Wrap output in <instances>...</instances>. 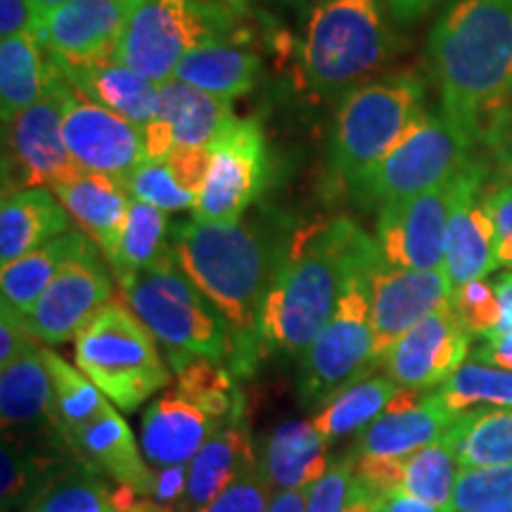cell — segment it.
Masks as SVG:
<instances>
[{
  "label": "cell",
  "mask_w": 512,
  "mask_h": 512,
  "mask_svg": "<svg viewBox=\"0 0 512 512\" xmlns=\"http://www.w3.org/2000/svg\"><path fill=\"white\" fill-rule=\"evenodd\" d=\"M287 245L256 223H204L190 219L171 228L178 266L233 330L230 370L252 373L264 347L259 311Z\"/></svg>",
  "instance_id": "obj_1"
},
{
  "label": "cell",
  "mask_w": 512,
  "mask_h": 512,
  "mask_svg": "<svg viewBox=\"0 0 512 512\" xmlns=\"http://www.w3.org/2000/svg\"><path fill=\"white\" fill-rule=\"evenodd\" d=\"M427 55L444 114L482 140L512 105V0H448Z\"/></svg>",
  "instance_id": "obj_2"
},
{
  "label": "cell",
  "mask_w": 512,
  "mask_h": 512,
  "mask_svg": "<svg viewBox=\"0 0 512 512\" xmlns=\"http://www.w3.org/2000/svg\"><path fill=\"white\" fill-rule=\"evenodd\" d=\"M366 233L349 219L306 228L285 247L259 311L266 349L304 354L337 309L344 273Z\"/></svg>",
  "instance_id": "obj_3"
},
{
  "label": "cell",
  "mask_w": 512,
  "mask_h": 512,
  "mask_svg": "<svg viewBox=\"0 0 512 512\" xmlns=\"http://www.w3.org/2000/svg\"><path fill=\"white\" fill-rule=\"evenodd\" d=\"M392 53L382 0H316L299 60L309 88L330 95L380 72Z\"/></svg>",
  "instance_id": "obj_4"
},
{
  "label": "cell",
  "mask_w": 512,
  "mask_h": 512,
  "mask_svg": "<svg viewBox=\"0 0 512 512\" xmlns=\"http://www.w3.org/2000/svg\"><path fill=\"white\" fill-rule=\"evenodd\" d=\"M375 240L368 235L351 256L344 273L337 309L320 335L304 351L299 366V399L304 408H318L335 399L344 387L375 368L373 313H370L368 268Z\"/></svg>",
  "instance_id": "obj_5"
},
{
  "label": "cell",
  "mask_w": 512,
  "mask_h": 512,
  "mask_svg": "<svg viewBox=\"0 0 512 512\" xmlns=\"http://www.w3.org/2000/svg\"><path fill=\"white\" fill-rule=\"evenodd\" d=\"M425 114L418 76L396 74L351 88L339 102L330 133V169L354 185L399 145Z\"/></svg>",
  "instance_id": "obj_6"
},
{
  "label": "cell",
  "mask_w": 512,
  "mask_h": 512,
  "mask_svg": "<svg viewBox=\"0 0 512 512\" xmlns=\"http://www.w3.org/2000/svg\"><path fill=\"white\" fill-rule=\"evenodd\" d=\"M242 8L245 0H136L114 60L159 86L190 50L233 38Z\"/></svg>",
  "instance_id": "obj_7"
},
{
  "label": "cell",
  "mask_w": 512,
  "mask_h": 512,
  "mask_svg": "<svg viewBox=\"0 0 512 512\" xmlns=\"http://www.w3.org/2000/svg\"><path fill=\"white\" fill-rule=\"evenodd\" d=\"M155 339L128 304L112 302L76 335V368L114 406L131 413L171 380Z\"/></svg>",
  "instance_id": "obj_8"
},
{
  "label": "cell",
  "mask_w": 512,
  "mask_h": 512,
  "mask_svg": "<svg viewBox=\"0 0 512 512\" xmlns=\"http://www.w3.org/2000/svg\"><path fill=\"white\" fill-rule=\"evenodd\" d=\"M128 309L166 349H181L221 363L233 349V330L169 249L155 266L121 283Z\"/></svg>",
  "instance_id": "obj_9"
},
{
  "label": "cell",
  "mask_w": 512,
  "mask_h": 512,
  "mask_svg": "<svg viewBox=\"0 0 512 512\" xmlns=\"http://www.w3.org/2000/svg\"><path fill=\"white\" fill-rule=\"evenodd\" d=\"M477 136L446 114H422L418 124L382 157L351 192L366 207H384L456 178L472 162Z\"/></svg>",
  "instance_id": "obj_10"
},
{
  "label": "cell",
  "mask_w": 512,
  "mask_h": 512,
  "mask_svg": "<svg viewBox=\"0 0 512 512\" xmlns=\"http://www.w3.org/2000/svg\"><path fill=\"white\" fill-rule=\"evenodd\" d=\"M482 174H486V166L479 159H472L456 178L439 188L380 207L375 228V247L380 259L389 266L413 271L444 268L453 209L467 185Z\"/></svg>",
  "instance_id": "obj_11"
},
{
  "label": "cell",
  "mask_w": 512,
  "mask_h": 512,
  "mask_svg": "<svg viewBox=\"0 0 512 512\" xmlns=\"http://www.w3.org/2000/svg\"><path fill=\"white\" fill-rule=\"evenodd\" d=\"M48 91L60 102L64 143L81 171L105 174L126 183L145 162L143 131L76 91L50 57Z\"/></svg>",
  "instance_id": "obj_12"
},
{
  "label": "cell",
  "mask_w": 512,
  "mask_h": 512,
  "mask_svg": "<svg viewBox=\"0 0 512 512\" xmlns=\"http://www.w3.org/2000/svg\"><path fill=\"white\" fill-rule=\"evenodd\" d=\"M268 181L266 138L256 119L233 117L209 145V171L192 219L233 223L245 216Z\"/></svg>",
  "instance_id": "obj_13"
},
{
  "label": "cell",
  "mask_w": 512,
  "mask_h": 512,
  "mask_svg": "<svg viewBox=\"0 0 512 512\" xmlns=\"http://www.w3.org/2000/svg\"><path fill=\"white\" fill-rule=\"evenodd\" d=\"M370 313H373V358L375 368L389 349L406 335L413 325L427 318L453 297V285L446 268L434 271H413L396 268L375 254L368 268Z\"/></svg>",
  "instance_id": "obj_14"
},
{
  "label": "cell",
  "mask_w": 512,
  "mask_h": 512,
  "mask_svg": "<svg viewBox=\"0 0 512 512\" xmlns=\"http://www.w3.org/2000/svg\"><path fill=\"white\" fill-rule=\"evenodd\" d=\"M3 126V181L10 178L12 192L55 188L81 171L64 143L60 102L50 91Z\"/></svg>",
  "instance_id": "obj_15"
},
{
  "label": "cell",
  "mask_w": 512,
  "mask_h": 512,
  "mask_svg": "<svg viewBox=\"0 0 512 512\" xmlns=\"http://www.w3.org/2000/svg\"><path fill=\"white\" fill-rule=\"evenodd\" d=\"M114 302L112 278L98 247L69 261L46 292L36 299L27 318L29 330L43 344H64L86 328L107 304Z\"/></svg>",
  "instance_id": "obj_16"
},
{
  "label": "cell",
  "mask_w": 512,
  "mask_h": 512,
  "mask_svg": "<svg viewBox=\"0 0 512 512\" xmlns=\"http://www.w3.org/2000/svg\"><path fill=\"white\" fill-rule=\"evenodd\" d=\"M472 335L448 302L403 335L377 363L392 382L406 389L439 387L463 366Z\"/></svg>",
  "instance_id": "obj_17"
},
{
  "label": "cell",
  "mask_w": 512,
  "mask_h": 512,
  "mask_svg": "<svg viewBox=\"0 0 512 512\" xmlns=\"http://www.w3.org/2000/svg\"><path fill=\"white\" fill-rule=\"evenodd\" d=\"M136 0H67L38 27L48 57L62 64H95L117 57Z\"/></svg>",
  "instance_id": "obj_18"
},
{
  "label": "cell",
  "mask_w": 512,
  "mask_h": 512,
  "mask_svg": "<svg viewBox=\"0 0 512 512\" xmlns=\"http://www.w3.org/2000/svg\"><path fill=\"white\" fill-rule=\"evenodd\" d=\"M233 117L230 100L214 98L178 79L159 83L155 117L143 128L145 162L169 157L178 147H209Z\"/></svg>",
  "instance_id": "obj_19"
},
{
  "label": "cell",
  "mask_w": 512,
  "mask_h": 512,
  "mask_svg": "<svg viewBox=\"0 0 512 512\" xmlns=\"http://www.w3.org/2000/svg\"><path fill=\"white\" fill-rule=\"evenodd\" d=\"M60 444L81 463L114 479L117 484L131 486L140 496H150L155 489V472L145 465L143 456L126 420L114 411L112 403L105 411L64 434Z\"/></svg>",
  "instance_id": "obj_20"
},
{
  "label": "cell",
  "mask_w": 512,
  "mask_h": 512,
  "mask_svg": "<svg viewBox=\"0 0 512 512\" xmlns=\"http://www.w3.org/2000/svg\"><path fill=\"white\" fill-rule=\"evenodd\" d=\"M486 174L477 176L460 195L451 214L446 235L444 268L451 280L453 290L460 285L484 280L498 266L496 249V228L486 209L484 192Z\"/></svg>",
  "instance_id": "obj_21"
},
{
  "label": "cell",
  "mask_w": 512,
  "mask_h": 512,
  "mask_svg": "<svg viewBox=\"0 0 512 512\" xmlns=\"http://www.w3.org/2000/svg\"><path fill=\"white\" fill-rule=\"evenodd\" d=\"M50 190L67 209L69 219L100 247L105 259H110L133 202L126 183L105 174L79 171Z\"/></svg>",
  "instance_id": "obj_22"
},
{
  "label": "cell",
  "mask_w": 512,
  "mask_h": 512,
  "mask_svg": "<svg viewBox=\"0 0 512 512\" xmlns=\"http://www.w3.org/2000/svg\"><path fill=\"white\" fill-rule=\"evenodd\" d=\"M223 425V420L211 418L176 392H169L145 411L143 453L147 463L155 467L188 465Z\"/></svg>",
  "instance_id": "obj_23"
},
{
  "label": "cell",
  "mask_w": 512,
  "mask_h": 512,
  "mask_svg": "<svg viewBox=\"0 0 512 512\" xmlns=\"http://www.w3.org/2000/svg\"><path fill=\"white\" fill-rule=\"evenodd\" d=\"M456 418L437 392H425L408 408H384L358 437V456L408 458L444 437Z\"/></svg>",
  "instance_id": "obj_24"
},
{
  "label": "cell",
  "mask_w": 512,
  "mask_h": 512,
  "mask_svg": "<svg viewBox=\"0 0 512 512\" xmlns=\"http://www.w3.org/2000/svg\"><path fill=\"white\" fill-rule=\"evenodd\" d=\"M254 467H259V451L242 415H235L188 463V491L181 512H197Z\"/></svg>",
  "instance_id": "obj_25"
},
{
  "label": "cell",
  "mask_w": 512,
  "mask_h": 512,
  "mask_svg": "<svg viewBox=\"0 0 512 512\" xmlns=\"http://www.w3.org/2000/svg\"><path fill=\"white\" fill-rule=\"evenodd\" d=\"M53 62L76 91H81L86 98L107 107V110L131 121V124H136L140 131L155 117L159 86L147 76L138 74L136 69L128 67V64L117 60L95 64Z\"/></svg>",
  "instance_id": "obj_26"
},
{
  "label": "cell",
  "mask_w": 512,
  "mask_h": 512,
  "mask_svg": "<svg viewBox=\"0 0 512 512\" xmlns=\"http://www.w3.org/2000/svg\"><path fill=\"white\" fill-rule=\"evenodd\" d=\"M328 467V441L311 420H287L261 444L259 470L273 491H306Z\"/></svg>",
  "instance_id": "obj_27"
},
{
  "label": "cell",
  "mask_w": 512,
  "mask_h": 512,
  "mask_svg": "<svg viewBox=\"0 0 512 512\" xmlns=\"http://www.w3.org/2000/svg\"><path fill=\"white\" fill-rule=\"evenodd\" d=\"M67 209L46 188H27L3 195L0 209V264L8 266L46 242L69 233Z\"/></svg>",
  "instance_id": "obj_28"
},
{
  "label": "cell",
  "mask_w": 512,
  "mask_h": 512,
  "mask_svg": "<svg viewBox=\"0 0 512 512\" xmlns=\"http://www.w3.org/2000/svg\"><path fill=\"white\" fill-rule=\"evenodd\" d=\"M209 171V147L178 150L157 162H143L126 181L133 200L166 211L192 209Z\"/></svg>",
  "instance_id": "obj_29"
},
{
  "label": "cell",
  "mask_w": 512,
  "mask_h": 512,
  "mask_svg": "<svg viewBox=\"0 0 512 512\" xmlns=\"http://www.w3.org/2000/svg\"><path fill=\"white\" fill-rule=\"evenodd\" d=\"M259 69V55L242 46L233 36L190 50L178 62L174 79L200 88L214 98L233 102L252 91L259 79Z\"/></svg>",
  "instance_id": "obj_30"
},
{
  "label": "cell",
  "mask_w": 512,
  "mask_h": 512,
  "mask_svg": "<svg viewBox=\"0 0 512 512\" xmlns=\"http://www.w3.org/2000/svg\"><path fill=\"white\" fill-rule=\"evenodd\" d=\"M53 406L55 392L43 344L27 351L8 368H0V418L5 434L50 427Z\"/></svg>",
  "instance_id": "obj_31"
},
{
  "label": "cell",
  "mask_w": 512,
  "mask_h": 512,
  "mask_svg": "<svg viewBox=\"0 0 512 512\" xmlns=\"http://www.w3.org/2000/svg\"><path fill=\"white\" fill-rule=\"evenodd\" d=\"M95 247L98 245L83 230H69V233L46 242V245L34 249V252L24 254L22 259L3 266V271H0L3 302L10 304L19 313H29L36 299L53 283L55 275L69 261L79 259V256L91 252Z\"/></svg>",
  "instance_id": "obj_32"
},
{
  "label": "cell",
  "mask_w": 512,
  "mask_h": 512,
  "mask_svg": "<svg viewBox=\"0 0 512 512\" xmlns=\"http://www.w3.org/2000/svg\"><path fill=\"white\" fill-rule=\"evenodd\" d=\"M36 34L0 38V112L10 124L48 91V60Z\"/></svg>",
  "instance_id": "obj_33"
},
{
  "label": "cell",
  "mask_w": 512,
  "mask_h": 512,
  "mask_svg": "<svg viewBox=\"0 0 512 512\" xmlns=\"http://www.w3.org/2000/svg\"><path fill=\"white\" fill-rule=\"evenodd\" d=\"M169 363L176 380L174 392L181 399L190 401L192 406L223 422L238 415L240 394L235 387L233 370H226L211 358L181 349H169Z\"/></svg>",
  "instance_id": "obj_34"
},
{
  "label": "cell",
  "mask_w": 512,
  "mask_h": 512,
  "mask_svg": "<svg viewBox=\"0 0 512 512\" xmlns=\"http://www.w3.org/2000/svg\"><path fill=\"white\" fill-rule=\"evenodd\" d=\"M460 470L512 465V408L458 413L446 430Z\"/></svg>",
  "instance_id": "obj_35"
},
{
  "label": "cell",
  "mask_w": 512,
  "mask_h": 512,
  "mask_svg": "<svg viewBox=\"0 0 512 512\" xmlns=\"http://www.w3.org/2000/svg\"><path fill=\"white\" fill-rule=\"evenodd\" d=\"M171 249V228L166 211L147 202H131L124 230H121L117 249L107 259L117 283H126L131 275L155 266Z\"/></svg>",
  "instance_id": "obj_36"
},
{
  "label": "cell",
  "mask_w": 512,
  "mask_h": 512,
  "mask_svg": "<svg viewBox=\"0 0 512 512\" xmlns=\"http://www.w3.org/2000/svg\"><path fill=\"white\" fill-rule=\"evenodd\" d=\"M24 512H124V508L117 501V486L74 458L55 472Z\"/></svg>",
  "instance_id": "obj_37"
},
{
  "label": "cell",
  "mask_w": 512,
  "mask_h": 512,
  "mask_svg": "<svg viewBox=\"0 0 512 512\" xmlns=\"http://www.w3.org/2000/svg\"><path fill=\"white\" fill-rule=\"evenodd\" d=\"M396 392L399 384L389 377H361L325 403L323 411L311 422L325 441L342 439L356 430H366L370 422L380 418Z\"/></svg>",
  "instance_id": "obj_38"
},
{
  "label": "cell",
  "mask_w": 512,
  "mask_h": 512,
  "mask_svg": "<svg viewBox=\"0 0 512 512\" xmlns=\"http://www.w3.org/2000/svg\"><path fill=\"white\" fill-rule=\"evenodd\" d=\"M43 356H46L48 373L50 380H53L55 392L50 430L55 432L57 441H60L64 434L86 425L88 420H93L95 415L105 411V408L110 406V399H107V396L102 394L79 368L69 366L60 354L43 347Z\"/></svg>",
  "instance_id": "obj_39"
},
{
  "label": "cell",
  "mask_w": 512,
  "mask_h": 512,
  "mask_svg": "<svg viewBox=\"0 0 512 512\" xmlns=\"http://www.w3.org/2000/svg\"><path fill=\"white\" fill-rule=\"evenodd\" d=\"M458 482V460L448 434L434 444L420 448L413 456L403 458L401 491L432 503L441 512H448Z\"/></svg>",
  "instance_id": "obj_40"
},
{
  "label": "cell",
  "mask_w": 512,
  "mask_h": 512,
  "mask_svg": "<svg viewBox=\"0 0 512 512\" xmlns=\"http://www.w3.org/2000/svg\"><path fill=\"white\" fill-rule=\"evenodd\" d=\"M60 467L48 453H38L29 444H22L17 437L5 434L0 448V498L3 510H27L31 501L46 489L50 479Z\"/></svg>",
  "instance_id": "obj_41"
},
{
  "label": "cell",
  "mask_w": 512,
  "mask_h": 512,
  "mask_svg": "<svg viewBox=\"0 0 512 512\" xmlns=\"http://www.w3.org/2000/svg\"><path fill=\"white\" fill-rule=\"evenodd\" d=\"M437 394L456 415L470 411L477 403L512 408V370L467 361L444 384H439Z\"/></svg>",
  "instance_id": "obj_42"
},
{
  "label": "cell",
  "mask_w": 512,
  "mask_h": 512,
  "mask_svg": "<svg viewBox=\"0 0 512 512\" xmlns=\"http://www.w3.org/2000/svg\"><path fill=\"white\" fill-rule=\"evenodd\" d=\"M382 496L356 475V458L332 463L306 489V512H380Z\"/></svg>",
  "instance_id": "obj_43"
},
{
  "label": "cell",
  "mask_w": 512,
  "mask_h": 512,
  "mask_svg": "<svg viewBox=\"0 0 512 512\" xmlns=\"http://www.w3.org/2000/svg\"><path fill=\"white\" fill-rule=\"evenodd\" d=\"M512 498V465L467 467L458 472L456 491L448 512H472Z\"/></svg>",
  "instance_id": "obj_44"
},
{
  "label": "cell",
  "mask_w": 512,
  "mask_h": 512,
  "mask_svg": "<svg viewBox=\"0 0 512 512\" xmlns=\"http://www.w3.org/2000/svg\"><path fill=\"white\" fill-rule=\"evenodd\" d=\"M451 306L460 325L472 337H494L498 325H501V304H498L494 285H489L486 280H475V283L456 287Z\"/></svg>",
  "instance_id": "obj_45"
},
{
  "label": "cell",
  "mask_w": 512,
  "mask_h": 512,
  "mask_svg": "<svg viewBox=\"0 0 512 512\" xmlns=\"http://www.w3.org/2000/svg\"><path fill=\"white\" fill-rule=\"evenodd\" d=\"M273 498L271 484L261 475L259 467L235 479L214 501L202 505L197 512H266Z\"/></svg>",
  "instance_id": "obj_46"
},
{
  "label": "cell",
  "mask_w": 512,
  "mask_h": 512,
  "mask_svg": "<svg viewBox=\"0 0 512 512\" xmlns=\"http://www.w3.org/2000/svg\"><path fill=\"white\" fill-rule=\"evenodd\" d=\"M41 347L34 332L29 330L24 313L12 309L10 304H0V368H8L27 351Z\"/></svg>",
  "instance_id": "obj_47"
},
{
  "label": "cell",
  "mask_w": 512,
  "mask_h": 512,
  "mask_svg": "<svg viewBox=\"0 0 512 512\" xmlns=\"http://www.w3.org/2000/svg\"><path fill=\"white\" fill-rule=\"evenodd\" d=\"M486 209L496 228L498 264L512 268V183H501L486 192Z\"/></svg>",
  "instance_id": "obj_48"
},
{
  "label": "cell",
  "mask_w": 512,
  "mask_h": 512,
  "mask_svg": "<svg viewBox=\"0 0 512 512\" xmlns=\"http://www.w3.org/2000/svg\"><path fill=\"white\" fill-rule=\"evenodd\" d=\"M188 491V465L159 467L155 472V489L147 496L159 512H181Z\"/></svg>",
  "instance_id": "obj_49"
},
{
  "label": "cell",
  "mask_w": 512,
  "mask_h": 512,
  "mask_svg": "<svg viewBox=\"0 0 512 512\" xmlns=\"http://www.w3.org/2000/svg\"><path fill=\"white\" fill-rule=\"evenodd\" d=\"M482 140L494 152L498 169L508 178H512V107H508V110L491 121Z\"/></svg>",
  "instance_id": "obj_50"
},
{
  "label": "cell",
  "mask_w": 512,
  "mask_h": 512,
  "mask_svg": "<svg viewBox=\"0 0 512 512\" xmlns=\"http://www.w3.org/2000/svg\"><path fill=\"white\" fill-rule=\"evenodd\" d=\"M38 17L31 0H0V36L36 34Z\"/></svg>",
  "instance_id": "obj_51"
},
{
  "label": "cell",
  "mask_w": 512,
  "mask_h": 512,
  "mask_svg": "<svg viewBox=\"0 0 512 512\" xmlns=\"http://www.w3.org/2000/svg\"><path fill=\"white\" fill-rule=\"evenodd\" d=\"M472 358L479 363H486V366L512 370V332H505V335L494 339H484L475 349Z\"/></svg>",
  "instance_id": "obj_52"
},
{
  "label": "cell",
  "mask_w": 512,
  "mask_h": 512,
  "mask_svg": "<svg viewBox=\"0 0 512 512\" xmlns=\"http://www.w3.org/2000/svg\"><path fill=\"white\" fill-rule=\"evenodd\" d=\"M380 512H441L432 503L422 501L418 496L406 494V491H394V494L384 496L380 503Z\"/></svg>",
  "instance_id": "obj_53"
},
{
  "label": "cell",
  "mask_w": 512,
  "mask_h": 512,
  "mask_svg": "<svg viewBox=\"0 0 512 512\" xmlns=\"http://www.w3.org/2000/svg\"><path fill=\"white\" fill-rule=\"evenodd\" d=\"M494 290H496L498 304H501V325H498L494 337H501L505 332H512V271L501 275V278L496 280Z\"/></svg>",
  "instance_id": "obj_54"
},
{
  "label": "cell",
  "mask_w": 512,
  "mask_h": 512,
  "mask_svg": "<svg viewBox=\"0 0 512 512\" xmlns=\"http://www.w3.org/2000/svg\"><path fill=\"white\" fill-rule=\"evenodd\" d=\"M266 512H306V491H278V494H273Z\"/></svg>",
  "instance_id": "obj_55"
},
{
  "label": "cell",
  "mask_w": 512,
  "mask_h": 512,
  "mask_svg": "<svg viewBox=\"0 0 512 512\" xmlns=\"http://www.w3.org/2000/svg\"><path fill=\"white\" fill-rule=\"evenodd\" d=\"M387 3L396 19H401V22H415V19L425 15L437 0H387Z\"/></svg>",
  "instance_id": "obj_56"
},
{
  "label": "cell",
  "mask_w": 512,
  "mask_h": 512,
  "mask_svg": "<svg viewBox=\"0 0 512 512\" xmlns=\"http://www.w3.org/2000/svg\"><path fill=\"white\" fill-rule=\"evenodd\" d=\"M31 3H34V8H36L38 27H41V22H43V19H46V17H48L50 12H53V10L60 8V5L67 3V0H31ZM36 34H38V31H36Z\"/></svg>",
  "instance_id": "obj_57"
},
{
  "label": "cell",
  "mask_w": 512,
  "mask_h": 512,
  "mask_svg": "<svg viewBox=\"0 0 512 512\" xmlns=\"http://www.w3.org/2000/svg\"><path fill=\"white\" fill-rule=\"evenodd\" d=\"M472 512H512V498L510 501H496V503H489L484 505V508H477Z\"/></svg>",
  "instance_id": "obj_58"
},
{
  "label": "cell",
  "mask_w": 512,
  "mask_h": 512,
  "mask_svg": "<svg viewBox=\"0 0 512 512\" xmlns=\"http://www.w3.org/2000/svg\"><path fill=\"white\" fill-rule=\"evenodd\" d=\"M287 3H299V0H287Z\"/></svg>",
  "instance_id": "obj_59"
},
{
  "label": "cell",
  "mask_w": 512,
  "mask_h": 512,
  "mask_svg": "<svg viewBox=\"0 0 512 512\" xmlns=\"http://www.w3.org/2000/svg\"><path fill=\"white\" fill-rule=\"evenodd\" d=\"M3 512H5V510H3Z\"/></svg>",
  "instance_id": "obj_60"
},
{
  "label": "cell",
  "mask_w": 512,
  "mask_h": 512,
  "mask_svg": "<svg viewBox=\"0 0 512 512\" xmlns=\"http://www.w3.org/2000/svg\"><path fill=\"white\" fill-rule=\"evenodd\" d=\"M510 107H512V105H510Z\"/></svg>",
  "instance_id": "obj_61"
}]
</instances>
